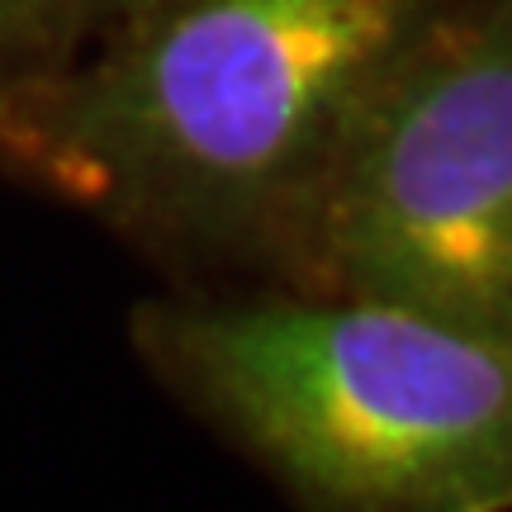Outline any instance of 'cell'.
Returning <instances> with one entry per match:
<instances>
[{
    "instance_id": "obj_1",
    "label": "cell",
    "mask_w": 512,
    "mask_h": 512,
    "mask_svg": "<svg viewBox=\"0 0 512 512\" xmlns=\"http://www.w3.org/2000/svg\"><path fill=\"white\" fill-rule=\"evenodd\" d=\"M446 0H147L0 119V166L181 285L261 280L351 114Z\"/></svg>"
},
{
    "instance_id": "obj_2",
    "label": "cell",
    "mask_w": 512,
    "mask_h": 512,
    "mask_svg": "<svg viewBox=\"0 0 512 512\" xmlns=\"http://www.w3.org/2000/svg\"><path fill=\"white\" fill-rule=\"evenodd\" d=\"M147 375L299 512H512V337L375 299L181 285Z\"/></svg>"
},
{
    "instance_id": "obj_3",
    "label": "cell",
    "mask_w": 512,
    "mask_h": 512,
    "mask_svg": "<svg viewBox=\"0 0 512 512\" xmlns=\"http://www.w3.org/2000/svg\"><path fill=\"white\" fill-rule=\"evenodd\" d=\"M256 285L512 337V0H446L351 114Z\"/></svg>"
},
{
    "instance_id": "obj_4",
    "label": "cell",
    "mask_w": 512,
    "mask_h": 512,
    "mask_svg": "<svg viewBox=\"0 0 512 512\" xmlns=\"http://www.w3.org/2000/svg\"><path fill=\"white\" fill-rule=\"evenodd\" d=\"M147 0H0V119L72 72Z\"/></svg>"
}]
</instances>
